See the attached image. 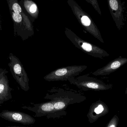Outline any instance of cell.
Wrapping results in <instances>:
<instances>
[{
	"instance_id": "6da1fadb",
	"label": "cell",
	"mask_w": 127,
	"mask_h": 127,
	"mask_svg": "<svg viewBox=\"0 0 127 127\" xmlns=\"http://www.w3.org/2000/svg\"><path fill=\"white\" fill-rule=\"evenodd\" d=\"M48 92L44 98L51 101L54 106L53 112L46 117L48 119L65 116L67 114L65 110L68 106L80 103L86 99V97L80 93L62 87H54Z\"/></svg>"
},
{
	"instance_id": "7a4b0ae2",
	"label": "cell",
	"mask_w": 127,
	"mask_h": 127,
	"mask_svg": "<svg viewBox=\"0 0 127 127\" xmlns=\"http://www.w3.org/2000/svg\"><path fill=\"white\" fill-rule=\"evenodd\" d=\"M13 23L14 35L18 36L23 41L32 35L30 24L22 11L18 0H6Z\"/></svg>"
},
{
	"instance_id": "3957f363",
	"label": "cell",
	"mask_w": 127,
	"mask_h": 127,
	"mask_svg": "<svg viewBox=\"0 0 127 127\" xmlns=\"http://www.w3.org/2000/svg\"><path fill=\"white\" fill-rule=\"evenodd\" d=\"M72 85L76 86L84 91H104L112 89L113 85L107 84L100 80L87 75H84L78 77H73L68 79Z\"/></svg>"
},
{
	"instance_id": "277c9868",
	"label": "cell",
	"mask_w": 127,
	"mask_h": 127,
	"mask_svg": "<svg viewBox=\"0 0 127 127\" xmlns=\"http://www.w3.org/2000/svg\"><path fill=\"white\" fill-rule=\"evenodd\" d=\"M65 35L68 39L76 47L89 56L100 59L110 56L103 49L81 38L69 31H66Z\"/></svg>"
},
{
	"instance_id": "5b68a950",
	"label": "cell",
	"mask_w": 127,
	"mask_h": 127,
	"mask_svg": "<svg viewBox=\"0 0 127 127\" xmlns=\"http://www.w3.org/2000/svg\"><path fill=\"white\" fill-rule=\"evenodd\" d=\"M87 67V66L84 65L64 66L48 73L44 77V79L48 82L66 81L72 77L79 75Z\"/></svg>"
},
{
	"instance_id": "8992f818",
	"label": "cell",
	"mask_w": 127,
	"mask_h": 127,
	"mask_svg": "<svg viewBox=\"0 0 127 127\" xmlns=\"http://www.w3.org/2000/svg\"><path fill=\"white\" fill-rule=\"evenodd\" d=\"M9 58L10 62L8 63L10 72L22 89L27 92L30 89L29 79L27 74L19 59L10 53Z\"/></svg>"
},
{
	"instance_id": "52a82bcc",
	"label": "cell",
	"mask_w": 127,
	"mask_h": 127,
	"mask_svg": "<svg viewBox=\"0 0 127 127\" xmlns=\"http://www.w3.org/2000/svg\"><path fill=\"white\" fill-rule=\"evenodd\" d=\"M110 13L116 27L120 30L125 25V2L121 0H107Z\"/></svg>"
},
{
	"instance_id": "ba28073f",
	"label": "cell",
	"mask_w": 127,
	"mask_h": 127,
	"mask_svg": "<svg viewBox=\"0 0 127 127\" xmlns=\"http://www.w3.org/2000/svg\"><path fill=\"white\" fill-rule=\"evenodd\" d=\"M0 117L6 121L24 125L33 124L36 121L34 118L24 113L7 110H3L0 113Z\"/></svg>"
},
{
	"instance_id": "9c48e42d",
	"label": "cell",
	"mask_w": 127,
	"mask_h": 127,
	"mask_svg": "<svg viewBox=\"0 0 127 127\" xmlns=\"http://www.w3.org/2000/svg\"><path fill=\"white\" fill-rule=\"evenodd\" d=\"M109 112L108 106L102 101L98 100L93 103L90 106L87 116L89 122L93 124Z\"/></svg>"
},
{
	"instance_id": "30bf717a",
	"label": "cell",
	"mask_w": 127,
	"mask_h": 127,
	"mask_svg": "<svg viewBox=\"0 0 127 127\" xmlns=\"http://www.w3.org/2000/svg\"><path fill=\"white\" fill-rule=\"evenodd\" d=\"M127 63V58L120 56L114 60H112L102 68L97 69L93 72L92 74L95 76L109 75Z\"/></svg>"
},
{
	"instance_id": "8fae6325",
	"label": "cell",
	"mask_w": 127,
	"mask_h": 127,
	"mask_svg": "<svg viewBox=\"0 0 127 127\" xmlns=\"http://www.w3.org/2000/svg\"><path fill=\"white\" fill-rule=\"evenodd\" d=\"M32 104V106H24L22 107V108L35 113V117L39 118L45 116L47 117L51 114L54 110L53 103L51 101L40 103H33Z\"/></svg>"
},
{
	"instance_id": "7c38bea8",
	"label": "cell",
	"mask_w": 127,
	"mask_h": 127,
	"mask_svg": "<svg viewBox=\"0 0 127 127\" xmlns=\"http://www.w3.org/2000/svg\"><path fill=\"white\" fill-rule=\"evenodd\" d=\"M8 71L0 68V100L2 103L12 98L11 91L12 89L9 86L6 74Z\"/></svg>"
},
{
	"instance_id": "4fadbf2b",
	"label": "cell",
	"mask_w": 127,
	"mask_h": 127,
	"mask_svg": "<svg viewBox=\"0 0 127 127\" xmlns=\"http://www.w3.org/2000/svg\"><path fill=\"white\" fill-rule=\"evenodd\" d=\"M24 5L27 10L32 14L35 13L37 10V7L36 5L34 3L31 4V2L29 1H25L24 2Z\"/></svg>"
},
{
	"instance_id": "5bb4252c",
	"label": "cell",
	"mask_w": 127,
	"mask_h": 127,
	"mask_svg": "<svg viewBox=\"0 0 127 127\" xmlns=\"http://www.w3.org/2000/svg\"><path fill=\"white\" fill-rule=\"evenodd\" d=\"M119 119L117 115H115L108 122L106 127H117L119 124Z\"/></svg>"
},
{
	"instance_id": "9a60e30c",
	"label": "cell",
	"mask_w": 127,
	"mask_h": 127,
	"mask_svg": "<svg viewBox=\"0 0 127 127\" xmlns=\"http://www.w3.org/2000/svg\"><path fill=\"white\" fill-rule=\"evenodd\" d=\"M2 30L1 29V19H0V31Z\"/></svg>"
},
{
	"instance_id": "2e32d148",
	"label": "cell",
	"mask_w": 127,
	"mask_h": 127,
	"mask_svg": "<svg viewBox=\"0 0 127 127\" xmlns=\"http://www.w3.org/2000/svg\"><path fill=\"white\" fill-rule=\"evenodd\" d=\"M5 127H18V126H8Z\"/></svg>"
},
{
	"instance_id": "e0dca14e",
	"label": "cell",
	"mask_w": 127,
	"mask_h": 127,
	"mask_svg": "<svg viewBox=\"0 0 127 127\" xmlns=\"http://www.w3.org/2000/svg\"><path fill=\"white\" fill-rule=\"evenodd\" d=\"M125 94H127V89H126V91H125Z\"/></svg>"
},
{
	"instance_id": "ac0fdd59",
	"label": "cell",
	"mask_w": 127,
	"mask_h": 127,
	"mask_svg": "<svg viewBox=\"0 0 127 127\" xmlns=\"http://www.w3.org/2000/svg\"><path fill=\"white\" fill-rule=\"evenodd\" d=\"M2 103L1 102V101L0 100V106H1V104H2Z\"/></svg>"
}]
</instances>
